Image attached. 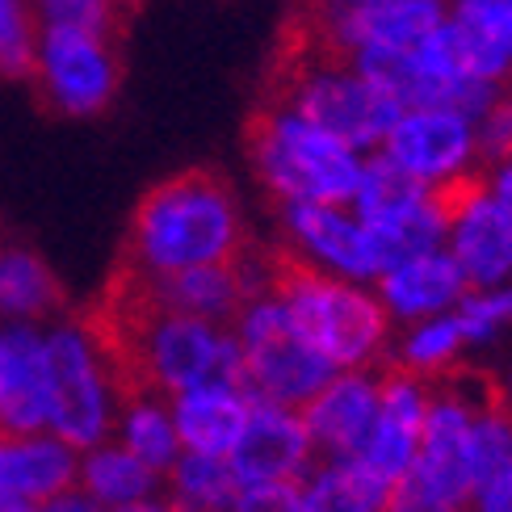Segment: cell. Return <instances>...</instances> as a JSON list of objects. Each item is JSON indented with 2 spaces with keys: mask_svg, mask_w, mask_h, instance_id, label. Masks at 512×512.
Here are the masks:
<instances>
[{
  "mask_svg": "<svg viewBox=\"0 0 512 512\" xmlns=\"http://www.w3.org/2000/svg\"><path fill=\"white\" fill-rule=\"evenodd\" d=\"M0 424L13 433L47 429V340L30 328L0 332Z\"/></svg>",
  "mask_w": 512,
  "mask_h": 512,
  "instance_id": "obj_15",
  "label": "cell"
},
{
  "mask_svg": "<svg viewBox=\"0 0 512 512\" xmlns=\"http://www.w3.org/2000/svg\"><path fill=\"white\" fill-rule=\"evenodd\" d=\"M38 17H42V26H72V30H89L114 42H122L126 34L122 17L110 9V0H38Z\"/></svg>",
  "mask_w": 512,
  "mask_h": 512,
  "instance_id": "obj_30",
  "label": "cell"
},
{
  "mask_svg": "<svg viewBox=\"0 0 512 512\" xmlns=\"http://www.w3.org/2000/svg\"><path fill=\"white\" fill-rule=\"evenodd\" d=\"M471 290L466 273L458 269L454 252H420L408 261L391 265L387 273H378V298L387 303L391 315L399 319H429L462 303V294Z\"/></svg>",
  "mask_w": 512,
  "mask_h": 512,
  "instance_id": "obj_14",
  "label": "cell"
},
{
  "mask_svg": "<svg viewBox=\"0 0 512 512\" xmlns=\"http://www.w3.org/2000/svg\"><path fill=\"white\" fill-rule=\"evenodd\" d=\"M475 156L483 160V168L512 160V97H500L492 110L475 122Z\"/></svg>",
  "mask_w": 512,
  "mask_h": 512,
  "instance_id": "obj_32",
  "label": "cell"
},
{
  "mask_svg": "<svg viewBox=\"0 0 512 512\" xmlns=\"http://www.w3.org/2000/svg\"><path fill=\"white\" fill-rule=\"evenodd\" d=\"M248 416H252V395L240 387H223V382H206V387H189L173 395L177 437L194 454L227 458L236 450Z\"/></svg>",
  "mask_w": 512,
  "mask_h": 512,
  "instance_id": "obj_16",
  "label": "cell"
},
{
  "mask_svg": "<svg viewBox=\"0 0 512 512\" xmlns=\"http://www.w3.org/2000/svg\"><path fill=\"white\" fill-rule=\"evenodd\" d=\"M512 466V408L496 395L475 412V487Z\"/></svg>",
  "mask_w": 512,
  "mask_h": 512,
  "instance_id": "obj_29",
  "label": "cell"
},
{
  "mask_svg": "<svg viewBox=\"0 0 512 512\" xmlns=\"http://www.w3.org/2000/svg\"><path fill=\"white\" fill-rule=\"evenodd\" d=\"M462 345H466V336L458 328V315H429L424 324H416L408 336H403L395 361L416 370V374H424V378H433L445 366H454Z\"/></svg>",
  "mask_w": 512,
  "mask_h": 512,
  "instance_id": "obj_27",
  "label": "cell"
},
{
  "mask_svg": "<svg viewBox=\"0 0 512 512\" xmlns=\"http://www.w3.org/2000/svg\"><path fill=\"white\" fill-rule=\"evenodd\" d=\"M445 240H450V252L458 269L466 273V282H471V290L500 286L512 273V223L487 189L450 223Z\"/></svg>",
  "mask_w": 512,
  "mask_h": 512,
  "instance_id": "obj_17",
  "label": "cell"
},
{
  "mask_svg": "<svg viewBox=\"0 0 512 512\" xmlns=\"http://www.w3.org/2000/svg\"><path fill=\"white\" fill-rule=\"evenodd\" d=\"M332 5H374V0H332Z\"/></svg>",
  "mask_w": 512,
  "mask_h": 512,
  "instance_id": "obj_40",
  "label": "cell"
},
{
  "mask_svg": "<svg viewBox=\"0 0 512 512\" xmlns=\"http://www.w3.org/2000/svg\"><path fill=\"white\" fill-rule=\"evenodd\" d=\"M80 479L76 450L59 437L17 433L0 441V512L17 504H47Z\"/></svg>",
  "mask_w": 512,
  "mask_h": 512,
  "instance_id": "obj_13",
  "label": "cell"
},
{
  "mask_svg": "<svg viewBox=\"0 0 512 512\" xmlns=\"http://www.w3.org/2000/svg\"><path fill=\"white\" fill-rule=\"evenodd\" d=\"M248 244L236 189L219 168H185L139 198L122 252L147 273L223 265Z\"/></svg>",
  "mask_w": 512,
  "mask_h": 512,
  "instance_id": "obj_1",
  "label": "cell"
},
{
  "mask_svg": "<svg viewBox=\"0 0 512 512\" xmlns=\"http://www.w3.org/2000/svg\"><path fill=\"white\" fill-rule=\"evenodd\" d=\"M244 353V391L252 399L303 408L307 399L332 382L336 366L319 353L311 340L290 324L286 307L273 294H261L236 315L231 324Z\"/></svg>",
  "mask_w": 512,
  "mask_h": 512,
  "instance_id": "obj_4",
  "label": "cell"
},
{
  "mask_svg": "<svg viewBox=\"0 0 512 512\" xmlns=\"http://www.w3.org/2000/svg\"><path fill=\"white\" fill-rule=\"evenodd\" d=\"M34 84L47 105L68 118L101 114L122 84L118 42L72 26H42Z\"/></svg>",
  "mask_w": 512,
  "mask_h": 512,
  "instance_id": "obj_6",
  "label": "cell"
},
{
  "mask_svg": "<svg viewBox=\"0 0 512 512\" xmlns=\"http://www.w3.org/2000/svg\"><path fill=\"white\" fill-rule=\"evenodd\" d=\"M366 240H370V252H374V265L378 273H387L391 265L408 261V256H420V252H433L441 248L445 240V223L433 210V202L424 198L416 210L399 215L391 223H366Z\"/></svg>",
  "mask_w": 512,
  "mask_h": 512,
  "instance_id": "obj_26",
  "label": "cell"
},
{
  "mask_svg": "<svg viewBox=\"0 0 512 512\" xmlns=\"http://www.w3.org/2000/svg\"><path fill=\"white\" fill-rule=\"evenodd\" d=\"M269 294L286 307L290 324L336 370H361L387 357V340H391L387 303L349 282V277H336L311 265L286 240L269 244Z\"/></svg>",
  "mask_w": 512,
  "mask_h": 512,
  "instance_id": "obj_2",
  "label": "cell"
},
{
  "mask_svg": "<svg viewBox=\"0 0 512 512\" xmlns=\"http://www.w3.org/2000/svg\"><path fill=\"white\" fill-rule=\"evenodd\" d=\"M378 399H382L378 361L374 366H361V370L332 374L328 387L298 408L311 441H315V454L357 458L361 450H366L370 429L378 420Z\"/></svg>",
  "mask_w": 512,
  "mask_h": 512,
  "instance_id": "obj_10",
  "label": "cell"
},
{
  "mask_svg": "<svg viewBox=\"0 0 512 512\" xmlns=\"http://www.w3.org/2000/svg\"><path fill=\"white\" fill-rule=\"evenodd\" d=\"M156 290L173 311L210 319V324H236V315L248 307V294L231 261L181 269V273H156Z\"/></svg>",
  "mask_w": 512,
  "mask_h": 512,
  "instance_id": "obj_20",
  "label": "cell"
},
{
  "mask_svg": "<svg viewBox=\"0 0 512 512\" xmlns=\"http://www.w3.org/2000/svg\"><path fill=\"white\" fill-rule=\"evenodd\" d=\"M244 156L256 168L277 206L286 202H332L345 206L361 181V152L324 126L282 105L256 101L244 122Z\"/></svg>",
  "mask_w": 512,
  "mask_h": 512,
  "instance_id": "obj_3",
  "label": "cell"
},
{
  "mask_svg": "<svg viewBox=\"0 0 512 512\" xmlns=\"http://www.w3.org/2000/svg\"><path fill=\"white\" fill-rule=\"evenodd\" d=\"M231 512H307L303 500V479H282V483H256L244 487L231 504Z\"/></svg>",
  "mask_w": 512,
  "mask_h": 512,
  "instance_id": "obj_34",
  "label": "cell"
},
{
  "mask_svg": "<svg viewBox=\"0 0 512 512\" xmlns=\"http://www.w3.org/2000/svg\"><path fill=\"white\" fill-rule=\"evenodd\" d=\"M395 483L366 458H328L303 479L307 512H387Z\"/></svg>",
  "mask_w": 512,
  "mask_h": 512,
  "instance_id": "obj_19",
  "label": "cell"
},
{
  "mask_svg": "<svg viewBox=\"0 0 512 512\" xmlns=\"http://www.w3.org/2000/svg\"><path fill=\"white\" fill-rule=\"evenodd\" d=\"M38 9H26V0H0V76L34 80L38 72Z\"/></svg>",
  "mask_w": 512,
  "mask_h": 512,
  "instance_id": "obj_28",
  "label": "cell"
},
{
  "mask_svg": "<svg viewBox=\"0 0 512 512\" xmlns=\"http://www.w3.org/2000/svg\"><path fill=\"white\" fill-rule=\"evenodd\" d=\"M387 512H471V508H458L450 500H441L429 483H420L412 471L403 475L395 483V492H391V508Z\"/></svg>",
  "mask_w": 512,
  "mask_h": 512,
  "instance_id": "obj_35",
  "label": "cell"
},
{
  "mask_svg": "<svg viewBox=\"0 0 512 512\" xmlns=\"http://www.w3.org/2000/svg\"><path fill=\"white\" fill-rule=\"evenodd\" d=\"M311 454H315V441L303 424V412L252 399V416L244 424L236 450L227 454V462L236 471L240 487H256V483L303 479Z\"/></svg>",
  "mask_w": 512,
  "mask_h": 512,
  "instance_id": "obj_9",
  "label": "cell"
},
{
  "mask_svg": "<svg viewBox=\"0 0 512 512\" xmlns=\"http://www.w3.org/2000/svg\"><path fill=\"white\" fill-rule=\"evenodd\" d=\"M416 59L424 63V72H433L437 80H487L504 84L512 76V55L496 47L487 34L475 26H466L454 13L416 47Z\"/></svg>",
  "mask_w": 512,
  "mask_h": 512,
  "instance_id": "obj_18",
  "label": "cell"
},
{
  "mask_svg": "<svg viewBox=\"0 0 512 512\" xmlns=\"http://www.w3.org/2000/svg\"><path fill=\"white\" fill-rule=\"evenodd\" d=\"M378 382H382L378 420L370 429L366 450L357 458H366L374 471L399 483L416 462L424 416H429V403H433V382L408 366H399V361H378Z\"/></svg>",
  "mask_w": 512,
  "mask_h": 512,
  "instance_id": "obj_8",
  "label": "cell"
},
{
  "mask_svg": "<svg viewBox=\"0 0 512 512\" xmlns=\"http://www.w3.org/2000/svg\"><path fill=\"white\" fill-rule=\"evenodd\" d=\"M412 475L458 508H471L475 500V412L441 382H433V403L424 416Z\"/></svg>",
  "mask_w": 512,
  "mask_h": 512,
  "instance_id": "obj_7",
  "label": "cell"
},
{
  "mask_svg": "<svg viewBox=\"0 0 512 512\" xmlns=\"http://www.w3.org/2000/svg\"><path fill=\"white\" fill-rule=\"evenodd\" d=\"M68 294H63L59 277L38 252L0 240V311L9 315H51L63 311Z\"/></svg>",
  "mask_w": 512,
  "mask_h": 512,
  "instance_id": "obj_22",
  "label": "cell"
},
{
  "mask_svg": "<svg viewBox=\"0 0 512 512\" xmlns=\"http://www.w3.org/2000/svg\"><path fill=\"white\" fill-rule=\"evenodd\" d=\"M122 445L131 454H139L152 471H173V462L181 458V437L173 420V403L164 408V399H131L122 416Z\"/></svg>",
  "mask_w": 512,
  "mask_h": 512,
  "instance_id": "obj_25",
  "label": "cell"
},
{
  "mask_svg": "<svg viewBox=\"0 0 512 512\" xmlns=\"http://www.w3.org/2000/svg\"><path fill=\"white\" fill-rule=\"evenodd\" d=\"M454 17L512 55V0H454Z\"/></svg>",
  "mask_w": 512,
  "mask_h": 512,
  "instance_id": "obj_33",
  "label": "cell"
},
{
  "mask_svg": "<svg viewBox=\"0 0 512 512\" xmlns=\"http://www.w3.org/2000/svg\"><path fill=\"white\" fill-rule=\"evenodd\" d=\"M424 198H429V185L416 173H408L391 152H374L361 160V181L353 194L361 223H391L399 215H408V210H416Z\"/></svg>",
  "mask_w": 512,
  "mask_h": 512,
  "instance_id": "obj_21",
  "label": "cell"
},
{
  "mask_svg": "<svg viewBox=\"0 0 512 512\" xmlns=\"http://www.w3.org/2000/svg\"><path fill=\"white\" fill-rule=\"evenodd\" d=\"M105 512H181L173 500H135V504H118V508H105Z\"/></svg>",
  "mask_w": 512,
  "mask_h": 512,
  "instance_id": "obj_38",
  "label": "cell"
},
{
  "mask_svg": "<svg viewBox=\"0 0 512 512\" xmlns=\"http://www.w3.org/2000/svg\"><path fill=\"white\" fill-rule=\"evenodd\" d=\"M504 324H512V290L487 286V290H466L458 303V328L471 345L492 340Z\"/></svg>",
  "mask_w": 512,
  "mask_h": 512,
  "instance_id": "obj_31",
  "label": "cell"
},
{
  "mask_svg": "<svg viewBox=\"0 0 512 512\" xmlns=\"http://www.w3.org/2000/svg\"><path fill=\"white\" fill-rule=\"evenodd\" d=\"M139 5H143V0H110V9L122 17V26H131V17L139 13Z\"/></svg>",
  "mask_w": 512,
  "mask_h": 512,
  "instance_id": "obj_39",
  "label": "cell"
},
{
  "mask_svg": "<svg viewBox=\"0 0 512 512\" xmlns=\"http://www.w3.org/2000/svg\"><path fill=\"white\" fill-rule=\"evenodd\" d=\"M168 483H173V504L181 512H231L236 496L244 492L227 458L194 450H181L168 471Z\"/></svg>",
  "mask_w": 512,
  "mask_h": 512,
  "instance_id": "obj_24",
  "label": "cell"
},
{
  "mask_svg": "<svg viewBox=\"0 0 512 512\" xmlns=\"http://www.w3.org/2000/svg\"><path fill=\"white\" fill-rule=\"evenodd\" d=\"M156 483H160V471H152L126 445H93V454L80 466V487L105 508L152 500Z\"/></svg>",
  "mask_w": 512,
  "mask_h": 512,
  "instance_id": "obj_23",
  "label": "cell"
},
{
  "mask_svg": "<svg viewBox=\"0 0 512 512\" xmlns=\"http://www.w3.org/2000/svg\"><path fill=\"white\" fill-rule=\"evenodd\" d=\"M382 152H391L424 185L458 177L475 160V122L458 110H403L382 139Z\"/></svg>",
  "mask_w": 512,
  "mask_h": 512,
  "instance_id": "obj_12",
  "label": "cell"
},
{
  "mask_svg": "<svg viewBox=\"0 0 512 512\" xmlns=\"http://www.w3.org/2000/svg\"><path fill=\"white\" fill-rule=\"evenodd\" d=\"M282 231H286V244L298 248L319 269H332L336 277H349V282L378 277L366 223L357 215H345L332 202H286Z\"/></svg>",
  "mask_w": 512,
  "mask_h": 512,
  "instance_id": "obj_11",
  "label": "cell"
},
{
  "mask_svg": "<svg viewBox=\"0 0 512 512\" xmlns=\"http://www.w3.org/2000/svg\"><path fill=\"white\" fill-rule=\"evenodd\" d=\"M110 378L84 328L47 336V424L72 450H93L110 433Z\"/></svg>",
  "mask_w": 512,
  "mask_h": 512,
  "instance_id": "obj_5",
  "label": "cell"
},
{
  "mask_svg": "<svg viewBox=\"0 0 512 512\" xmlns=\"http://www.w3.org/2000/svg\"><path fill=\"white\" fill-rule=\"evenodd\" d=\"M492 173V181H487V194L496 198V206L508 215V223H512V160L508 164H496V168H487Z\"/></svg>",
  "mask_w": 512,
  "mask_h": 512,
  "instance_id": "obj_37",
  "label": "cell"
},
{
  "mask_svg": "<svg viewBox=\"0 0 512 512\" xmlns=\"http://www.w3.org/2000/svg\"><path fill=\"white\" fill-rule=\"evenodd\" d=\"M471 512H512V466L475 487Z\"/></svg>",
  "mask_w": 512,
  "mask_h": 512,
  "instance_id": "obj_36",
  "label": "cell"
}]
</instances>
